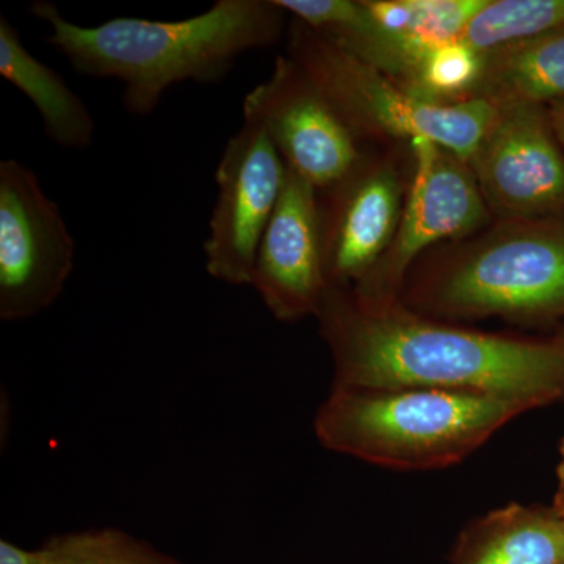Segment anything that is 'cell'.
<instances>
[{
    "label": "cell",
    "mask_w": 564,
    "mask_h": 564,
    "mask_svg": "<svg viewBox=\"0 0 564 564\" xmlns=\"http://www.w3.org/2000/svg\"><path fill=\"white\" fill-rule=\"evenodd\" d=\"M315 318L332 355V388L485 393L534 410L564 402V329L544 337L481 332L332 285Z\"/></svg>",
    "instance_id": "cell-1"
},
{
    "label": "cell",
    "mask_w": 564,
    "mask_h": 564,
    "mask_svg": "<svg viewBox=\"0 0 564 564\" xmlns=\"http://www.w3.org/2000/svg\"><path fill=\"white\" fill-rule=\"evenodd\" d=\"M31 13L50 24L47 43L77 73L121 80L124 109L139 117L174 85L225 79L245 52L278 43L289 17L276 0H217L187 20L113 18L95 28L66 20L50 0L33 2Z\"/></svg>",
    "instance_id": "cell-2"
},
{
    "label": "cell",
    "mask_w": 564,
    "mask_h": 564,
    "mask_svg": "<svg viewBox=\"0 0 564 564\" xmlns=\"http://www.w3.org/2000/svg\"><path fill=\"white\" fill-rule=\"evenodd\" d=\"M400 303L434 321H564V218H511L422 254Z\"/></svg>",
    "instance_id": "cell-3"
},
{
    "label": "cell",
    "mask_w": 564,
    "mask_h": 564,
    "mask_svg": "<svg viewBox=\"0 0 564 564\" xmlns=\"http://www.w3.org/2000/svg\"><path fill=\"white\" fill-rule=\"evenodd\" d=\"M532 404L485 393L429 388L343 389L314 419L318 443L334 454L393 470L455 466Z\"/></svg>",
    "instance_id": "cell-4"
},
{
    "label": "cell",
    "mask_w": 564,
    "mask_h": 564,
    "mask_svg": "<svg viewBox=\"0 0 564 564\" xmlns=\"http://www.w3.org/2000/svg\"><path fill=\"white\" fill-rule=\"evenodd\" d=\"M285 55L362 147H395L422 137L469 162L496 118L497 107L481 99L444 104L422 98L293 18Z\"/></svg>",
    "instance_id": "cell-5"
},
{
    "label": "cell",
    "mask_w": 564,
    "mask_h": 564,
    "mask_svg": "<svg viewBox=\"0 0 564 564\" xmlns=\"http://www.w3.org/2000/svg\"><path fill=\"white\" fill-rule=\"evenodd\" d=\"M410 147L413 174L395 237L383 258L351 285L364 300H399L404 276L422 254L494 221L469 162L422 137Z\"/></svg>",
    "instance_id": "cell-6"
},
{
    "label": "cell",
    "mask_w": 564,
    "mask_h": 564,
    "mask_svg": "<svg viewBox=\"0 0 564 564\" xmlns=\"http://www.w3.org/2000/svg\"><path fill=\"white\" fill-rule=\"evenodd\" d=\"M413 174L410 143L362 147L361 158L317 191L328 288H351L391 247Z\"/></svg>",
    "instance_id": "cell-7"
},
{
    "label": "cell",
    "mask_w": 564,
    "mask_h": 564,
    "mask_svg": "<svg viewBox=\"0 0 564 564\" xmlns=\"http://www.w3.org/2000/svg\"><path fill=\"white\" fill-rule=\"evenodd\" d=\"M76 245L61 207L36 174L0 162V318L35 317L61 296L74 269Z\"/></svg>",
    "instance_id": "cell-8"
},
{
    "label": "cell",
    "mask_w": 564,
    "mask_h": 564,
    "mask_svg": "<svg viewBox=\"0 0 564 564\" xmlns=\"http://www.w3.org/2000/svg\"><path fill=\"white\" fill-rule=\"evenodd\" d=\"M469 165L494 220L564 218V150L547 107H497Z\"/></svg>",
    "instance_id": "cell-9"
},
{
    "label": "cell",
    "mask_w": 564,
    "mask_h": 564,
    "mask_svg": "<svg viewBox=\"0 0 564 564\" xmlns=\"http://www.w3.org/2000/svg\"><path fill=\"white\" fill-rule=\"evenodd\" d=\"M288 166L261 126L243 121L218 163L217 203L204 243L206 270L229 285H251L256 254L284 188Z\"/></svg>",
    "instance_id": "cell-10"
},
{
    "label": "cell",
    "mask_w": 564,
    "mask_h": 564,
    "mask_svg": "<svg viewBox=\"0 0 564 564\" xmlns=\"http://www.w3.org/2000/svg\"><path fill=\"white\" fill-rule=\"evenodd\" d=\"M243 118L261 126L288 169L317 191L361 158L362 144L288 55H280L269 79L245 96Z\"/></svg>",
    "instance_id": "cell-11"
},
{
    "label": "cell",
    "mask_w": 564,
    "mask_h": 564,
    "mask_svg": "<svg viewBox=\"0 0 564 564\" xmlns=\"http://www.w3.org/2000/svg\"><path fill=\"white\" fill-rule=\"evenodd\" d=\"M251 285L269 313L284 323L315 317L328 289L317 188L291 169L259 245Z\"/></svg>",
    "instance_id": "cell-12"
},
{
    "label": "cell",
    "mask_w": 564,
    "mask_h": 564,
    "mask_svg": "<svg viewBox=\"0 0 564 564\" xmlns=\"http://www.w3.org/2000/svg\"><path fill=\"white\" fill-rule=\"evenodd\" d=\"M564 516L554 507L508 503L470 522L451 564H560Z\"/></svg>",
    "instance_id": "cell-13"
},
{
    "label": "cell",
    "mask_w": 564,
    "mask_h": 564,
    "mask_svg": "<svg viewBox=\"0 0 564 564\" xmlns=\"http://www.w3.org/2000/svg\"><path fill=\"white\" fill-rule=\"evenodd\" d=\"M293 20L332 40L403 87L417 93L422 61L399 36L384 29L364 0H276Z\"/></svg>",
    "instance_id": "cell-14"
},
{
    "label": "cell",
    "mask_w": 564,
    "mask_h": 564,
    "mask_svg": "<svg viewBox=\"0 0 564 564\" xmlns=\"http://www.w3.org/2000/svg\"><path fill=\"white\" fill-rule=\"evenodd\" d=\"M481 74L473 99L496 107L564 104V25L481 54Z\"/></svg>",
    "instance_id": "cell-15"
},
{
    "label": "cell",
    "mask_w": 564,
    "mask_h": 564,
    "mask_svg": "<svg viewBox=\"0 0 564 564\" xmlns=\"http://www.w3.org/2000/svg\"><path fill=\"white\" fill-rule=\"evenodd\" d=\"M0 76L36 107L47 139L68 150L90 147L96 126L87 104L57 70L28 51L20 32L6 17H0Z\"/></svg>",
    "instance_id": "cell-16"
},
{
    "label": "cell",
    "mask_w": 564,
    "mask_h": 564,
    "mask_svg": "<svg viewBox=\"0 0 564 564\" xmlns=\"http://www.w3.org/2000/svg\"><path fill=\"white\" fill-rule=\"evenodd\" d=\"M375 20L425 61L430 52L463 39L486 0H364Z\"/></svg>",
    "instance_id": "cell-17"
},
{
    "label": "cell",
    "mask_w": 564,
    "mask_h": 564,
    "mask_svg": "<svg viewBox=\"0 0 564 564\" xmlns=\"http://www.w3.org/2000/svg\"><path fill=\"white\" fill-rule=\"evenodd\" d=\"M564 25V0H486L462 41L478 54L536 39Z\"/></svg>",
    "instance_id": "cell-18"
},
{
    "label": "cell",
    "mask_w": 564,
    "mask_h": 564,
    "mask_svg": "<svg viewBox=\"0 0 564 564\" xmlns=\"http://www.w3.org/2000/svg\"><path fill=\"white\" fill-rule=\"evenodd\" d=\"M46 564H182L120 529L54 534L41 545Z\"/></svg>",
    "instance_id": "cell-19"
},
{
    "label": "cell",
    "mask_w": 564,
    "mask_h": 564,
    "mask_svg": "<svg viewBox=\"0 0 564 564\" xmlns=\"http://www.w3.org/2000/svg\"><path fill=\"white\" fill-rule=\"evenodd\" d=\"M481 62V54L462 40L436 47L422 63L417 95L444 104L469 101Z\"/></svg>",
    "instance_id": "cell-20"
},
{
    "label": "cell",
    "mask_w": 564,
    "mask_h": 564,
    "mask_svg": "<svg viewBox=\"0 0 564 564\" xmlns=\"http://www.w3.org/2000/svg\"><path fill=\"white\" fill-rule=\"evenodd\" d=\"M0 564H46L43 549H24L9 540L0 541Z\"/></svg>",
    "instance_id": "cell-21"
},
{
    "label": "cell",
    "mask_w": 564,
    "mask_h": 564,
    "mask_svg": "<svg viewBox=\"0 0 564 564\" xmlns=\"http://www.w3.org/2000/svg\"><path fill=\"white\" fill-rule=\"evenodd\" d=\"M552 507L564 516V440L560 445V459L558 466H556V491Z\"/></svg>",
    "instance_id": "cell-22"
},
{
    "label": "cell",
    "mask_w": 564,
    "mask_h": 564,
    "mask_svg": "<svg viewBox=\"0 0 564 564\" xmlns=\"http://www.w3.org/2000/svg\"><path fill=\"white\" fill-rule=\"evenodd\" d=\"M549 113H551V121L552 126H554L556 139L560 140L564 150V104L549 107Z\"/></svg>",
    "instance_id": "cell-23"
},
{
    "label": "cell",
    "mask_w": 564,
    "mask_h": 564,
    "mask_svg": "<svg viewBox=\"0 0 564 564\" xmlns=\"http://www.w3.org/2000/svg\"><path fill=\"white\" fill-rule=\"evenodd\" d=\"M560 564H564V562H563V563H560Z\"/></svg>",
    "instance_id": "cell-24"
}]
</instances>
